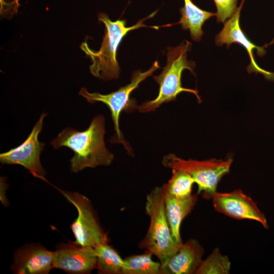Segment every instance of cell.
Returning a JSON list of instances; mask_svg holds the SVG:
<instances>
[{"label":"cell","mask_w":274,"mask_h":274,"mask_svg":"<svg viewBox=\"0 0 274 274\" xmlns=\"http://www.w3.org/2000/svg\"><path fill=\"white\" fill-rule=\"evenodd\" d=\"M164 193L165 212L172 236L177 243L182 244L181 224L194 208L198 200L197 194H192L186 199H178L170 197L164 190Z\"/></svg>","instance_id":"obj_14"},{"label":"cell","mask_w":274,"mask_h":274,"mask_svg":"<svg viewBox=\"0 0 274 274\" xmlns=\"http://www.w3.org/2000/svg\"><path fill=\"white\" fill-rule=\"evenodd\" d=\"M58 190L78 211L77 218L71 226L75 238L74 243L81 246L93 247L108 243L107 234L102 228L90 200L78 192Z\"/></svg>","instance_id":"obj_7"},{"label":"cell","mask_w":274,"mask_h":274,"mask_svg":"<svg viewBox=\"0 0 274 274\" xmlns=\"http://www.w3.org/2000/svg\"><path fill=\"white\" fill-rule=\"evenodd\" d=\"M231 262L226 255H223L218 248L202 260L195 272L196 274H228L229 273Z\"/></svg>","instance_id":"obj_19"},{"label":"cell","mask_w":274,"mask_h":274,"mask_svg":"<svg viewBox=\"0 0 274 274\" xmlns=\"http://www.w3.org/2000/svg\"><path fill=\"white\" fill-rule=\"evenodd\" d=\"M19 0H1V13H10L13 15L17 12Z\"/></svg>","instance_id":"obj_21"},{"label":"cell","mask_w":274,"mask_h":274,"mask_svg":"<svg viewBox=\"0 0 274 274\" xmlns=\"http://www.w3.org/2000/svg\"><path fill=\"white\" fill-rule=\"evenodd\" d=\"M184 7L180 8L181 18L178 24H180L184 30L190 31L191 39L199 41L203 35L202 27L206 21L216 16V13L201 9L191 0H183Z\"/></svg>","instance_id":"obj_15"},{"label":"cell","mask_w":274,"mask_h":274,"mask_svg":"<svg viewBox=\"0 0 274 274\" xmlns=\"http://www.w3.org/2000/svg\"><path fill=\"white\" fill-rule=\"evenodd\" d=\"M145 211L150 218V225L139 248L152 253L162 263L176 254L183 243H177L172 236L165 212L162 186L155 187L147 194Z\"/></svg>","instance_id":"obj_4"},{"label":"cell","mask_w":274,"mask_h":274,"mask_svg":"<svg viewBox=\"0 0 274 274\" xmlns=\"http://www.w3.org/2000/svg\"><path fill=\"white\" fill-rule=\"evenodd\" d=\"M204 249L195 239L183 243L177 252L161 263V274H192L201 264Z\"/></svg>","instance_id":"obj_13"},{"label":"cell","mask_w":274,"mask_h":274,"mask_svg":"<svg viewBox=\"0 0 274 274\" xmlns=\"http://www.w3.org/2000/svg\"><path fill=\"white\" fill-rule=\"evenodd\" d=\"M154 15V13L152 14L135 24L127 27L125 19L113 21L106 13H99L98 19L104 24L106 28L99 50L94 51L91 49L86 42L82 43L80 46L82 50L91 59L92 63L89 66L91 74L104 81L118 79L120 73V68L117 59L119 45L129 31L143 27H151L143 22Z\"/></svg>","instance_id":"obj_2"},{"label":"cell","mask_w":274,"mask_h":274,"mask_svg":"<svg viewBox=\"0 0 274 274\" xmlns=\"http://www.w3.org/2000/svg\"><path fill=\"white\" fill-rule=\"evenodd\" d=\"M105 133V118L99 115L95 116L83 131L72 127L63 129L50 145L54 149L66 147L73 151L70 169L76 173L87 167L108 166L113 162L114 156L106 147Z\"/></svg>","instance_id":"obj_1"},{"label":"cell","mask_w":274,"mask_h":274,"mask_svg":"<svg viewBox=\"0 0 274 274\" xmlns=\"http://www.w3.org/2000/svg\"><path fill=\"white\" fill-rule=\"evenodd\" d=\"M152 254L146 250L140 255L125 258L122 274H161V263L152 259Z\"/></svg>","instance_id":"obj_17"},{"label":"cell","mask_w":274,"mask_h":274,"mask_svg":"<svg viewBox=\"0 0 274 274\" xmlns=\"http://www.w3.org/2000/svg\"><path fill=\"white\" fill-rule=\"evenodd\" d=\"M212 199L214 209L217 212L237 220L256 221L265 228H268L264 215L252 199L241 189L227 193L216 192Z\"/></svg>","instance_id":"obj_10"},{"label":"cell","mask_w":274,"mask_h":274,"mask_svg":"<svg viewBox=\"0 0 274 274\" xmlns=\"http://www.w3.org/2000/svg\"><path fill=\"white\" fill-rule=\"evenodd\" d=\"M192 47L191 43L183 41L177 47L167 48V62L162 72L153 76L154 81L159 85L157 97L151 100H147L138 106V111L142 113L155 111L162 104L174 101L177 95L182 92L194 94L200 102L201 99L196 90L186 88L182 86L181 77L184 70L188 69L194 75L195 63L187 60V53Z\"/></svg>","instance_id":"obj_3"},{"label":"cell","mask_w":274,"mask_h":274,"mask_svg":"<svg viewBox=\"0 0 274 274\" xmlns=\"http://www.w3.org/2000/svg\"><path fill=\"white\" fill-rule=\"evenodd\" d=\"M217 9L216 20L218 23H224L236 12L237 0H213Z\"/></svg>","instance_id":"obj_20"},{"label":"cell","mask_w":274,"mask_h":274,"mask_svg":"<svg viewBox=\"0 0 274 274\" xmlns=\"http://www.w3.org/2000/svg\"><path fill=\"white\" fill-rule=\"evenodd\" d=\"M245 2V0H241L239 6L234 14L224 23L222 29L215 37V43L219 47L225 44L227 47L233 43L240 44L246 50L250 59V63L247 68L248 72L260 73L267 80L274 81V73L260 68L256 63L254 57V49L257 50L258 56H263L265 52L263 48L254 44L248 38L241 27L240 15Z\"/></svg>","instance_id":"obj_9"},{"label":"cell","mask_w":274,"mask_h":274,"mask_svg":"<svg viewBox=\"0 0 274 274\" xmlns=\"http://www.w3.org/2000/svg\"><path fill=\"white\" fill-rule=\"evenodd\" d=\"M231 158L225 160L211 159L199 161L185 160L174 154L164 156L162 163L166 167L183 170L189 174L198 186L197 194L206 199H212L222 178L229 173Z\"/></svg>","instance_id":"obj_6"},{"label":"cell","mask_w":274,"mask_h":274,"mask_svg":"<svg viewBox=\"0 0 274 274\" xmlns=\"http://www.w3.org/2000/svg\"><path fill=\"white\" fill-rule=\"evenodd\" d=\"M54 267V252L38 244L15 250L11 268L16 274H47Z\"/></svg>","instance_id":"obj_12"},{"label":"cell","mask_w":274,"mask_h":274,"mask_svg":"<svg viewBox=\"0 0 274 274\" xmlns=\"http://www.w3.org/2000/svg\"><path fill=\"white\" fill-rule=\"evenodd\" d=\"M94 248L97 257L96 268L98 273L122 274L124 261L113 247L108 243H104Z\"/></svg>","instance_id":"obj_16"},{"label":"cell","mask_w":274,"mask_h":274,"mask_svg":"<svg viewBox=\"0 0 274 274\" xmlns=\"http://www.w3.org/2000/svg\"><path fill=\"white\" fill-rule=\"evenodd\" d=\"M193 179L187 173L176 169H172V176L166 184L162 186L166 193L172 197L184 199L191 195Z\"/></svg>","instance_id":"obj_18"},{"label":"cell","mask_w":274,"mask_h":274,"mask_svg":"<svg viewBox=\"0 0 274 274\" xmlns=\"http://www.w3.org/2000/svg\"><path fill=\"white\" fill-rule=\"evenodd\" d=\"M157 61H155L151 67L147 71L142 72L139 71L133 72L130 82L117 90L111 93L103 94L98 92H89L86 88L82 87L79 91V95L84 97L86 100L93 104L96 102H101L105 104L109 109L114 124L115 134L110 140L113 143H120L123 145L127 153L133 156V152L129 143L125 140L119 126V118L121 113L124 111L130 113L138 109V106L134 98H130L131 92L139 87V84L153 73L160 68Z\"/></svg>","instance_id":"obj_5"},{"label":"cell","mask_w":274,"mask_h":274,"mask_svg":"<svg viewBox=\"0 0 274 274\" xmlns=\"http://www.w3.org/2000/svg\"><path fill=\"white\" fill-rule=\"evenodd\" d=\"M47 113L43 112L26 139L20 145L0 154L3 164H18L27 169L36 178L46 181V172L43 167L40 155L44 144L38 139L43 127V121Z\"/></svg>","instance_id":"obj_8"},{"label":"cell","mask_w":274,"mask_h":274,"mask_svg":"<svg viewBox=\"0 0 274 274\" xmlns=\"http://www.w3.org/2000/svg\"><path fill=\"white\" fill-rule=\"evenodd\" d=\"M94 248L74 242L60 245L54 251V267L71 273H88L96 268Z\"/></svg>","instance_id":"obj_11"}]
</instances>
